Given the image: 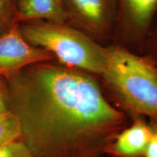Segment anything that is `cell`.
Masks as SVG:
<instances>
[{
	"instance_id": "7c38bea8",
	"label": "cell",
	"mask_w": 157,
	"mask_h": 157,
	"mask_svg": "<svg viewBox=\"0 0 157 157\" xmlns=\"http://www.w3.org/2000/svg\"><path fill=\"white\" fill-rule=\"evenodd\" d=\"M10 111L9 105L8 93L5 80L0 76V114Z\"/></svg>"
},
{
	"instance_id": "9c48e42d",
	"label": "cell",
	"mask_w": 157,
	"mask_h": 157,
	"mask_svg": "<svg viewBox=\"0 0 157 157\" xmlns=\"http://www.w3.org/2000/svg\"><path fill=\"white\" fill-rule=\"evenodd\" d=\"M123 2L132 18L140 24L146 23L157 7V0H123Z\"/></svg>"
},
{
	"instance_id": "30bf717a",
	"label": "cell",
	"mask_w": 157,
	"mask_h": 157,
	"mask_svg": "<svg viewBox=\"0 0 157 157\" xmlns=\"http://www.w3.org/2000/svg\"><path fill=\"white\" fill-rule=\"evenodd\" d=\"M16 9L13 0H0V36L17 24Z\"/></svg>"
},
{
	"instance_id": "5b68a950",
	"label": "cell",
	"mask_w": 157,
	"mask_h": 157,
	"mask_svg": "<svg viewBox=\"0 0 157 157\" xmlns=\"http://www.w3.org/2000/svg\"><path fill=\"white\" fill-rule=\"evenodd\" d=\"M153 132L152 124L136 119L130 126L120 131L106 147L104 156L143 157Z\"/></svg>"
},
{
	"instance_id": "277c9868",
	"label": "cell",
	"mask_w": 157,
	"mask_h": 157,
	"mask_svg": "<svg viewBox=\"0 0 157 157\" xmlns=\"http://www.w3.org/2000/svg\"><path fill=\"white\" fill-rule=\"evenodd\" d=\"M53 58L48 51L27 42L17 24L0 36V76H5L31 65L46 63Z\"/></svg>"
},
{
	"instance_id": "6da1fadb",
	"label": "cell",
	"mask_w": 157,
	"mask_h": 157,
	"mask_svg": "<svg viewBox=\"0 0 157 157\" xmlns=\"http://www.w3.org/2000/svg\"><path fill=\"white\" fill-rule=\"evenodd\" d=\"M3 77L21 140L37 157H103L124 129L123 113L87 74L46 62Z\"/></svg>"
},
{
	"instance_id": "8fae6325",
	"label": "cell",
	"mask_w": 157,
	"mask_h": 157,
	"mask_svg": "<svg viewBox=\"0 0 157 157\" xmlns=\"http://www.w3.org/2000/svg\"><path fill=\"white\" fill-rule=\"evenodd\" d=\"M0 157H37L23 140H17L0 148Z\"/></svg>"
},
{
	"instance_id": "4fadbf2b",
	"label": "cell",
	"mask_w": 157,
	"mask_h": 157,
	"mask_svg": "<svg viewBox=\"0 0 157 157\" xmlns=\"http://www.w3.org/2000/svg\"><path fill=\"white\" fill-rule=\"evenodd\" d=\"M153 132L147 150L143 157H157V125L151 124Z\"/></svg>"
},
{
	"instance_id": "ba28073f",
	"label": "cell",
	"mask_w": 157,
	"mask_h": 157,
	"mask_svg": "<svg viewBox=\"0 0 157 157\" xmlns=\"http://www.w3.org/2000/svg\"><path fill=\"white\" fill-rule=\"evenodd\" d=\"M22 138L19 117L12 111L0 114V148Z\"/></svg>"
},
{
	"instance_id": "3957f363",
	"label": "cell",
	"mask_w": 157,
	"mask_h": 157,
	"mask_svg": "<svg viewBox=\"0 0 157 157\" xmlns=\"http://www.w3.org/2000/svg\"><path fill=\"white\" fill-rule=\"evenodd\" d=\"M19 28L27 42L48 51L68 67L103 74L106 50L82 33L63 24L42 21H33Z\"/></svg>"
},
{
	"instance_id": "52a82bcc",
	"label": "cell",
	"mask_w": 157,
	"mask_h": 157,
	"mask_svg": "<svg viewBox=\"0 0 157 157\" xmlns=\"http://www.w3.org/2000/svg\"><path fill=\"white\" fill-rule=\"evenodd\" d=\"M63 2L68 15L71 13L92 28L104 21L108 7V0H63Z\"/></svg>"
},
{
	"instance_id": "7a4b0ae2",
	"label": "cell",
	"mask_w": 157,
	"mask_h": 157,
	"mask_svg": "<svg viewBox=\"0 0 157 157\" xmlns=\"http://www.w3.org/2000/svg\"><path fill=\"white\" fill-rule=\"evenodd\" d=\"M103 75L125 108L157 125V74L138 57L119 48L106 50Z\"/></svg>"
},
{
	"instance_id": "8992f818",
	"label": "cell",
	"mask_w": 157,
	"mask_h": 157,
	"mask_svg": "<svg viewBox=\"0 0 157 157\" xmlns=\"http://www.w3.org/2000/svg\"><path fill=\"white\" fill-rule=\"evenodd\" d=\"M15 5L16 23L46 21L63 24L68 16L63 0H17Z\"/></svg>"
}]
</instances>
